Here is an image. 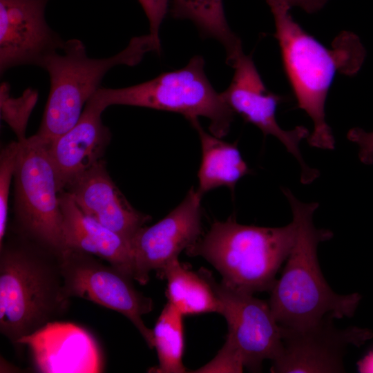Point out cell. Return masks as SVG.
<instances>
[{"label": "cell", "mask_w": 373, "mask_h": 373, "mask_svg": "<svg viewBox=\"0 0 373 373\" xmlns=\"http://www.w3.org/2000/svg\"><path fill=\"white\" fill-rule=\"evenodd\" d=\"M19 151V142H12L0 153V245L6 233L9 190L12 178L15 176Z\"/></svg>", "instance_id": "23"}, {"label": "cell", "mask_w": 373, "mask_h": 373, "mask_svg": "<svg viewBox=\"0 0 373 373\" xmlns=\"http://www.w3.org/2000/svg\"><path fill=\"white\" fill-rule=\"evenodd\" d=\"M38 99L37 90L26 88L21 96L12 97L10 86L2 82L0 86V115L12 130L18 141L26 138V131L30 115Z\"/></svg>", "instance_id": "22"}, {"label": "cell", "mask_w": 373, "mask_h": 373, "mask_svg": "<svg viewBox=\"0 0 373 373\" xmlns=\"http://www.w3.org/2000/svg\"><path fill=\"white\" fill-rule=\"evenodd\" d=\"M59 197L66 248L81 251L105 260L133 279V258L130 242L85 214L67 192L60 191Z\"/></svg>", "instance_id": "17"}, {"label": "cell", "mask_w": 373, "mask_h": 373, "mask_svg": "<svg viewBox=\"0 0 373 373\" xmlns=\"http://www.w3.org/2000/svg\"><path fill=\"white\" fill-rule=\"evenodd\" d=\"M103 112L88 100L77 122L47 146L59 191L102 160L111 137L102 120Z\"/></svg>", "instance_id": "16"}, {"label": "cell", "mask_w": 373, "mask_h": 373, "mask_svg": "<svg viewBox=\"0 0 373 373\" xmlns=\"http://www.w3.org/2000/svg\"><path fill=\"white\" fill-rule=\"evenodd\" d=\"M202 196L191 186L184 200L164 218L142 227L131 240L133 279L146 285L152 271L159 276L178 255L202 234Z\"/></svg>", "instance_id": "12"}, {"label": "cell", "mask_w": 373, "mask_h": 373, "mask_svg": "<svg viewBox=\"0 0 373 373\" xmlns=\"http://www.w3.org/2000/svg\"><path fill=\"white\" fill-rule=\"evenodd\" d=\"M64 294L91 301L126 317L137 328L149 348H154L153 329L142 316L153 308V300L137 290L132 278L97 257L66 249L60 256Z\"/></svg>", "instance_id": "8"}, {"label": "cell", "mask_w": 373, "mask_h": 373, "mask_svg": "<svg viewBox=\"0 0 373 373\" xmlns=\"http://www.w3.org/2000/svg\"><path fill=\"white\" fill-rule=\"evenodd\" d=\"M158 276L166 279L168 302L183 316L220 314L218 299L201 270H188L177 258L170 262Z\"/></svg>", "instance_id": "19"}, {"label": "cell", "mask_w": 373, "mask_h": 373, "mask_svg": "<svg viewBox=\"0 0 373 373\" xmlns=\"http://www.w3.org/2000/svg\"><path fill=\"white\" fill-rule=\"evenodd\" d=\"M200 270L210 283L220 303V314L227 323L224 347L252 371L260 370L264 360L274 361L282 348L281 328L269 303L218 283L209 271Z\"/></svg>", "instance_id": "9"}, {"label": "cell", "mask_w": 373, "mask_h": 373, "mask_svg": "<svg viewBox=\"0 0 373 373\" xmlns=\"http://www.w3.org/2000/svg\"><path fill=\"white\" fill-rule=\"evenodd\" d=\"M296 236L294 220L283 227H265L241 224L231 216L214 222L186 252L211 264L227 286L254 294L271 290Z\"/></svg>", "instance_id": "4"}, {"label": "cell", "mask_w": 373, "mask_h": 373, "mask_svg": "<svg viewBox=\"0 0 373 373\" xmlns=\"http://www.w3.org/2000/svg\"><path fill=\"white\" fill-rule=\"evenodd\" d=\"M332 317L303 329L282 327V348L273 361L274 373L344 372L343 358L350 346L360 347L372 337L368 329L336 328Z\"/></svg>", "instance_id": "11"}, {"label": "cell", "mask_w": 373, "mask_h": 373, "mask_svg": "<svg viewBox=\"0 0 373 373\" xmlns=\"http://www.w3.org/2000/svg\"><path fill=\"white\" fill-rule=\"evenodd\" d=\"M231 67L234 69L232 80L229 87L221 93L225 102L234 113L256 126L265 136L270 135L277 138L298 162L301 182L303 184L313 182L319 173L305 163L299 146L300 142L309 137V131L303 126L287 131L279 126L276 113L283 97L267 88L251 55L242 52Z\"/></svg>", "instance_id": "10"}, {"label": "cell", "mask_w": 373, "mask_h": 373, "mask_svg": "<svg viewBox=\"0 0 373 373\" xmlns=\"http://www.w3.org/2000/svg\"><path fill=\"white\" fill-rule=\"evenodd\" d=\"M292 7H298L307 13H314L324 7L327 0H285Z\"/></svg>", "instance_id": "26"}, {"label": "cell", "mask_w": 373, "mask_h": 373, "mask_svg": "<svg viewBox=\"0 0 373 373\" xmlns=\"http://www.w3.org/2000/svg\"><path fill=\"white\" fill-rule=\"evenodd\" d=\"M265 1L274 17V36L298 107L313 122L307 142L314 148L332 150L335 140L325 112L327 95L336 73L352 75L358 71L365 49L350 32H343L332 48H327L293 19L285 0Z\"/></svg>", "instance_id": "1"}, {"label": "cell", "mask_w": 373, "mask_h": 373, "mask_svg": "<svg viewBox=\"0 0 373 373\" xmlns=\"http://www.w3.org/2000/svg\"><path fill=\"white\" fill-rule=\"evenodd\" d=\"M203 57H193L183 68L121 88L100 87L88 99L104 111L112 105L140 106L182 115L190 123L204 117L209 131L222 138L229 131L234 112L207 79Z\"/></svg>", "instance_id": "6"}, {"label": "cell", "mask_w": 373, "mask_h": 373, "mask_svg": "<svg viewBox=\"0 0 373 373\" xmlns=\"http://www.w3.org/2000/svg\"><path fill=\"white\" fill-rule=\"evenodd\" d=\"M173 17L191 20L202 36L218 41L224 48L226 63L232 66L243 52L242 42L227 21L222 0H170Z\"/></svg>", "instance_id": "20"}, {"label": "cell", "mask_w": 373, "mask_h": 373, "mask_svg": "<svg viewBox=\"0 0 373 373\" xmlns=\"http://www.w3.org/2000/svg\"><path fill=\"white\" fill-rule=\"evenodd\" d=\"M60 256L19 233L0 245V332L14 345L68 309Z\"/></svg>", "instance_id": "3"}, {"label": "cell", "mask_w": 373, "mask_h": 373, "mask_svg": "<svg viewBox=\"0 0 373 373\" xmlns=\"http://www.w3.org/2000/svg\"><path fill=\"white\" fill-rule=\"evenodd\" d=\"M360 372H373V350L358 363Z\"/></svg>", "instance_id": "27"}, {"label": "cell", "mask_w": 373, "mask_h": 373, "mask_svg": "<svg viewBox=\"0 0 373 373\" xmlns=\"http://www.w3.org/2000/svg\"><path fill=\"white\" fill-rule=\"evenodd\" d=\"M64 191L85 214L130 243L151 220L149 215L136 210L126 200L112 180L103 160L78 175Z\"/></svg>", "instance_id": "15"}, {"label": "cell", "mask_w": 373, "mask_h": 373, "mask_svg": "<svg viewBox=\"0 0 373 373\" xmlns=\"http://www.w3.org/2000/svg\"><path fill=\"white\" fill-rule=\"evenodd\" d=\"M282 191L296 224V236L281 276L269 291L268 303L276 321L282 327L303 329L328 316H353L361 295L335 293L320 269L318 245L332 238L333 233L317 229L314 224L313 216L318 204L301 202L287 188Z\"/></svg>", "instance_id": "2"}, {"label": "cell", "mask_w": 373, "mask_h": 373, "mask_svg": "<svg viewBox=\"0 0 373 373\" xmlns=\"http://www.w3.org/2000/svg\"><path fill=\"white\" fill-rule=\"evenodd\" d=\"M347 139L358 147V158L364 164H373V131H366L359 127L348 131Z\"/></svg>", "instance_id": "25"}, {"label": "cell", "mask_w": 373, "mask_h": 373, "mask_svg": "<svg viewBox=\"0 0 373 373\" xmlns=\"http://www.w3.org/2000/svg\"><path fill=\"white\" fill-rule=\"evenodd\" d=\"M183 315L170 303L163 308L153 329V343L159 365L152 372L184 373L182 363L184 348Z\"/></svg>", "instance_id": "21"}, {"label": "cell", "mask_w": 373, "mask_h": 373, "mask_svg": "<svg viewBox=\"0 0 373 373\" xmlns=\"http://www.w3.org/2000/svg\"><path fill=\"white\" fill-rule=\"evenodd\" d=\"M201 144L202 158L198 173V193L202 195L212 189L226 186L232 192L237 182L251 172L236 143H229L206 132L198 119L191 123Z\"/></svg>", "instance_id": "18"}, {"label": "cell", "mask_w": 373, "mask_h": 373, "mask_svg": "<svg viewBox=\"0 0 373 373\" xmlns=\"http://www.w3.org/2000/svg\"><path fill=\"white\" fill-rule=\"evenodd\" d=\"M49 0H0V71L21 65L41 66L64 41L48 25Z\"/></svg>", "instance_id": "13"}, {"label": "cell", "mask_w": 373, "mask_h": 373, "mask_svg": "<svg viewBox=\"0 0 373 373\" xmlns=\"http://www.w3.org/2000/svg\"><path fill=\"white\" fill-rule=\"evenodd\" d=\"M18 142L19 151L15 173L17 232L61 256L66 248L60 191L47 146L36 135Z\"/></svg>", "instance_id": "7"}, {"label": "cell", "mask_w": 373, "mask_h": 373, "mask_svg": "<svg viewBox=\"0 0 373 373\" xmlns=\"http://www.w3.org/2000/svg\"><path fill=\"white\" fill-rule=\"evenodd\" d=\"M35 369L39 372H100L102 356L95 338L84 328L52 321L23 337Z\"/></svg>", "instance_id": "14"}, {"label": "cell", "mask_w": 373, "mask_h": 373, "mask_svg": "<svg viewBox=\"0 0 373 373\" xmlns=\"http://www.w3.org/2000/svg\"><path fill=\"white\" fill-rule=\"evenodd\" d=\"M160 50L150 34L133 37L124 50L101 59L89 57L82 41H66L63 48L46 57L40 66L50 76V89L35 135L47 146L50 144L77 122L109 70L118 65L135 66L146 53Z\"/></svg>", "instance_id": "5"}, {"label": "cell", "mask_w": 373, "mask_h": 373, "mask_svg": "<svg viewBox=\"0 0 373 373\" xmlns=\"http://www.w3.org/2000/svg\"><path fill=\"white\" fill-rule=\"evenodd\" d=\"M149 21L150 35L161 46L160 28L169 8L170 0H138Z\"/></svg>", "instance_id": "24"}]
</instances>
